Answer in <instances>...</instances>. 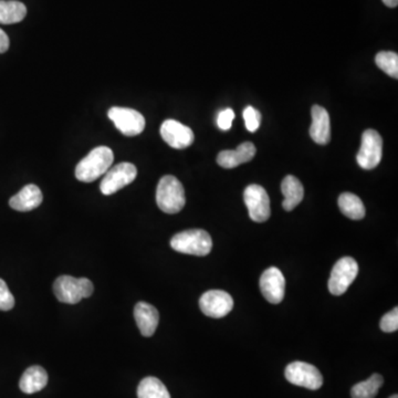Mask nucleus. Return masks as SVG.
Instances as JSON below:
<instances>
[{
	"mask_svg": "<svg viewBox=\"0 0 398 398\" xmlns=\"http://www.w3.org/2000/svg\"><path fill=\"white\" fill-rule=\"evenodd\" d=\"M113 161L114 154L111 149L106 147H96L76 165V179L84 183L94 182L106 174Z\"/></svg>",
	"mask_w": 398,
	"mask_h": 398,
	"instance_id": "f257e3e1",
	"label": "nucleus"
},
{
	"mask_svg": "<svg viewBox=\"0 0 398 398\" xmlns=\"http://www.w3.org/2000/svg\"><path fill=\"white\" fill-rule=\"evenodd\" d=\"M157 206L166 214H177L186 204L185 189L182 183L171 175L163 176L157 185Z\"/></svg>",
	"mask_w": 398,
	"mask_h": 398,
	"instance_id": "f03ea898",
	"label": "nucleus"
},
{
	"mask_svg": "<svg viewBox=\"0 0 398 398\" xmlns=\"http://www.w3.org/2000/svg\"><path fill=\"white\" fill-rule=\"evenodd\" d=\"M93 291V283L86 278L61 275L53 283V293L57 299L67 305H76L82 299L91 297Z\"/></svg>",
	"mask_w": 398,
	"mask_h": 398,
	"instance_id": "7ed1b4c3",
	"label": "nucleus"
},
{
	"mask_svg": "<svg viewBox=\"0 0 398 398\" xmlns=\"http://www.w3.org/2000/svg\"><path fill=\"white\" fill-rule=\"evenodd\" d=\"M171 246L181 254L205 257L212 251V240L205 230L189 229L175 234L171 239Z\"/></svg>",
	"mask_w": 398,
	"mask_h": 398,
	"instance_id": "20e7f679",
	"label": "nucleus"
},
{
	"mask_svg": "<svg viewBox=\"0 0 398 398\" xmlns=\"http://www.w3.org/2000/svg\"><path fill=\"white\" fill-rule=\"evenodd\" d=\"M358 275V265L351 257L341 258L333 267L329 280V290L333 295H342L346 292Z\"/></svg>",
	"mask_w": 398,
	"mask_h": 398,
	"instance_id": "39448f33",
	"label": "nucleus"
},
{
	"mask_svg": "<svg viewBox=\"0 0 398 398\" xmlns=\"http://www.w3.org/2000/svg\"><path fill=\"white\" fill-rule=\"evenodd\" d=\"M285 378L293 385L301 386L311 391L322 387L323 376L320 370L305 362H293L285 368Z\"/></svg>",
	"mask_w": 398,
	"mask_h": 398,
	"instance_id": "423d86ee",
	"label": "nucleus"
},
{
	"mask_svg": "<svg viewBox=\"0 0 398 398\" xmlns=\"http://www.w3.org/2000/svg\"><path fill=\"white\" fill-rule=\"evenodd\" d=\"M383 140L375 130H366L362 135V144L356 161L363 169H373L382 161Z\"/></svg>",
	"mask_w": 398,
	"mask_h": 398,
	"instance_id": "0eeeda50",
	"label": "nucleus"
},
{
	"mask_svg": "<svg viewBox=\"0 0 398 398\" xmlns=\"http://www.w3.org/2000/svg\"><path fill=\"white\" fill-rule=\"evenodd\" d=\"M104 175L106 176L102 179L100 189L102 194L108 196L134 182L137 176V169L132 163L124 161L108 169Z\"/></svg>",
	"mask_w": 398,
	"mask_h": 398,
	"instance_id": "6e6552de",
	"label": "nucleus"
},
{
	"mask_svg": "<svg viewBox=\"0 0 398 398\" xmlns=\"http://www.w3.org/2000/svg\"><path fill=\"white\" fill-rule=\"evenodd\" d=\"M108 116L113 121L116 129L126 137L139 135L145 129V119L137 110L114 106L110 108Z\"/></svg>",
	"mask_w": 398,
	"mask_h": 398,
	"instance_id": "1a4fd4ad",
	"label": "nucleus"
},
{
	"mask_svg": "<svg viewBox=\"0 0 398 398\" xmlns=\"http://www.w3.org/2000/svg\"><path fill=\"white\" fill-rule=\"evenodd\" d=\"M246 206L252 222H265L271 216L270 199L267 192L260 185H249L244 193Z\"/></svg>",
	"mask_w": 398,
	"mask_h": 398,
	"instance_id": "9d476101",
	"label": "nucleus"
},
{
	"mask_svg": "<svg viewBox=\"0 0 398 398\" xmlns=\"http://www.w3.org/2000/svg\"><path fill=\"white\" fill-rule=\"evenodd\" d=\"M200 310L207 317L214 319L224 318L234 307V300L229 293L222 290L205 292L199 299Z\"/></svg>",
	"mask_w": 398,
	"mask_h": 398,
	"instance_id": "9b49d317",
	"label": "nucleus"
},
{
	"mask_svg": "<svg viewBox=\"0 0 398 398\" xmlns=\"http://www.w3.org/2000/svg\"><path fill=\"white\" fill-rule=\"evenodd\" d=\"M161 135L169 147L184 149L194 143V133L188 126L175 120H166L161 126Z\"/></svg>",
	"mask_w": 398,
	"mask_h": 398,
	"instance_id": "f8f14e48",
	"label": "nucleus"
},
{
	"mask_svg": "<svg viewBox=\"0 0 398 398\" xmlns=\"http://www.w3.org/2000/svg\"><path fill=\"white\" fill-rule=\"evenodd\" d=\"M260 289L268 302L273 305L283 302L285 292V279L278 268L266 270L260 278Z\"/></svg>",
	"mask_w": 398,
	"mask_h": 398,
	"instance_id": "ddd939ff",
	"label": "nucleus"
},
{
	"mask_svg": "<svg viewBox=\"0 0 398 398\" xmlns=\"http://www.w3.org/2000/svg\"><path fill=\"white\" fill-rule=\"evenodd\" d=\"M134 318L142 336L145 338L153 336L159 322V313L157 307L141 301L134 307Z\"/></svg>",
	"mask_w": 398,
	"mask_h": 398,
	"instance_id": "4468645a",
	"label": "nucleus"
},
{
	"mask_svg": "<svg viewBox=\"0 0 398 398\" xmlns=\"http://www.w3.org/2000/svg\"><path fill=\"white\" fill-rule=\"evenodd\" d=\"M256 155V147L250 142L240 144L232 151H222L217 157V163L224 169H234L239 165L251 161Z\"/></svg>",
	"mask_w": 398,
	"mask_h": 398,
	"instance_id": "2eb2a0df",
	"label": "nucleus"
},
{
	"mask_svg": "<svg viewBox=\"0 0 398 398\" xmlns=\"http://www.w3.org/2000/svg\"><path fill=\"white\" fill-rule=\"evenodd\" d=\"M43 200L42 192L37 185H25L21 192L11 197L9 206L17 212H30L40 206Z\"/></svg>",
	"mask_w": 398,
	"mask_h": 398,
	"instance_id": "dca6fc26",
	"label": "nucleus"
},
{
	"mask_svg": "<svg viewBox=\"0 0 398 398\" xmlns=\"http://www.w3.org/2000/svg\"><path fill=\"white\" fill-rule=\"evenodd\" d=\"M311 113H312L311 137L315 143L326 145L331 140L330 115L328 111L320 106H313Z\"/></svg>",
	"mask_w": 398,
	"mask_h": 398,
	"instance_id": "f3484780",
	"label": "nucleus"
},
{
	"mask_svg": "<svg viewBox=\"0 0 398 398\" xmlns=\"http://www.w3.org/2000/svg\"><path fill=\"white\" fill-rule=\"evenodd\" d=\"M48 384V374L46 370L39 365L31 366L25 370L19 381V388L25 394H35L40 392Z\"/></svg>",
	"mask_w": 398,
	"mask_h": 398,
	"instance_id": "a211bd4d",
	"label": "nucleus"
},
{
	"mask_svg": "<svg viewBox=\"0 0 398 398\" xmlns=\"http://www.w3.org/2000/svg\"><path fill=\"white\" fill-rule=\"evenodd\" d=\"M281 191H283L285 200H283V206L287 212H291L295 210L297 205L302 202L303 196H305V189L303 185L297 177L292 175H288L285 177L281 184Z\"/></svg>",
	"mask_w": 398,
	"mask_h": 398,
	"instance_id": "6ab92c4d",
	"label": "nucleus"
},
{
	"mask_svg": "<svg viewBox=\"0 0 398 398\" xmlns=\"http://www.w3.org/2000/svg\"><path fill=\"white\" fill-rule=\"evenodd\" d=\"M27 8L17 0H0V23L13 25L23 21Z\"/></svg>",
	"mask_w": 398,
	"mask_h": 398,
	"instance_id": "aec40b11",
	"label": "nucleus"
},
{
	"mask_svg": "<svg viewBox=\"0 0 398 398\" xmlns=\"http://www.w3.org/2000/svg\"><path fill=\"white\" fill-rule=\"evenodd\" d=\"M339 207L350 220H360L365 216V207L360 197L352 193H343L339 197Z\"/></svg>",
	"mask_w": 398,
	"mask_h": 398,
	"instance_id": "412c9836",
	"label": "nucleus"
},
{
	"mask_svg": "<svg viewBox=\"0 0 398 398\" xmlns=\"http://www.w3.org/2000/svg\"><path fill=\"white\" fill-rule=\"evenodd\" d=\"M137 397L139 398H171L166 386L159 381V378L145 377L142 380L137 387Z\"/></svg>",
	"mask_w": 398,
	"mask_h": 398,
	"instance_id": "4be33fe9",
	"label": "nucleus"
},
{
	"mask_svg": "<svg viewBox=\"0 0 398 398\" xmlns=\"http://www.w3.org/2000/svg\"><path fill=\"white\" fill-rule=\"evenodd\" d=\"M384 383V378L380 374H373L366 381L353 386L351 390L352 398H375Z\"/></svg>",
	"mask_w": 398,
	"mask_h": 398,
	"instance_id": "5701e85b",
	"label": "nucleus"
},
{
	"mask_svg": "<svg viewBox=\"0 0 398 398\" xmlns=\"http://www.w3.org/2000/svg\"><path fill=\"white\" fill-rule=\"evenodd\" d=\"M378 68L392 78H398V55L392 51H382L375 57Z\"/></svg>",
	"mask_w": 398,
	"mask_h": 398,
	"instance_id": "b1692460",
	"label": "nucleus"
},
{
	"mask_svg": "<svg viewBox=\"0 0 398 398\" xmlns=\"http://www.w3.org/2000/svg\"><path fill=\"white\" fill-rule=\"evenodd\" d=\"M244 120H245L246 127H247L248 131L254 132L257 131L259 129L260 122H261V114L258 110L252 106H247V108L244 110Z\"/></svg>",
	"mask_w": 398,
	"mask_h": 398,
	"instance_id": "393cba45",
	"label": "nucleus"
},
{
	"mask_svg": "<svg viewBox=\"0 0 398 398\" xmlns=\"http://www.w3.org/2000/svg\"><path fill=\"white\" fill-rule=\"evenodd\" d=\"M15 307V297L3 279H0V311H9Z\"/></svg>",
	"mask_w": 398,
	"mask_h": 398,
	"instance_id": "a878e982",
	"label": "nucleus"
},
{
	"mask_svg": "<svg viewBox=\"0 0 398 398\" xmlns=\"http://www.w3.org/2000/svg\"><path fill=\"white\" fill-rule=\"evenodd\" d=\"M382 331L386 333L395 332L398 330V309L394 307L387 314L384 315L381 320Z\"/></svg>",
	"mask_w": 398,
	"mask_h": 398,
	"instance_id": "bb28decb",
	"label": "nucleus"
},
{
	"mask_svg": "<svg viewBox=\"0 0 398 398\" xmlns=\"http://www.w3.org/2000/svg\"><path fill=\"white\" fill-rule=\"evenodd\" d=\"M234 119V113L232 108H226L224 111L218 114V119H217V125L222 131H228L232 127V121Z\"/></svg>",
	"mask_w": 398,
	"mask_h": 398,
	"instance_id": "cd10ccee",
	"label": "nucleus"
},
{
	"mask_svg": "<svg viewBox=\"0 0 398 398\" xmlns=\"http://www.w3.org/2000/svg\"><path fill=\"white\" fill-rule=\"evenodd\" d=\"M11 41L3 29H0V53H5L9 49Z\"/></svg>",
	"mask_w": 398,
	"mask_h": 398,
	"instance_id": "c85d7f7f",
	"label": "nucleus"
},
{
	"mask_svg": "<svg viewBox=\"0 0 398 398\" xmlns=\"http://www.w3.org/2000/svg\"><path fill=\"white\" fill-rule=\"evenodd\" d=\"M382 1L390 8H395L398 5V0H382Z\"/></svg>",
	"mask_w": 398,
	"mask_h": 398,
	"instance_id": "c756f323",
	"label": "nucleus"
},
{
	"mask_svg": "<svg viewBox=\"0 0 398 398\" xmlns=\"http://www.w3.org/2000/svg\"><path fill=\"white\" fill-rule=\"evenodd\" d=\"M390 398H398V396L397 395H393V396H391V397H390Z\"/></svg>",
	"mask_w": 398,
	"mask_h": 398,
	"instance_id": "7c9ffc66",
	"label": "nucleus"
}]
</instances>
